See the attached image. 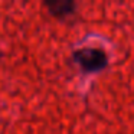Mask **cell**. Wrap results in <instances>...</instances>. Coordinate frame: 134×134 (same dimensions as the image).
<instances>
[{
  "mask_svg": "<svg viewBox=\"0 0 134 134\" xmlns=\"http://www.w3.org/2000/svg\"><path fill=\"white\" fill-rule=\"evenodd\" d=\"M71 58L84 74L101 72L110 64V58H108L107 52L101 48H95V46L78 48L72 52Z\"/></svg>",
  "mask_w": 134,
  "mask_h": 134,
  "instance_id": "6da1fadb",
  "label": "cell"
},
{
  "mask_svg": "<svg viewBox=\"0 0 134 134\" xmlns=\"http://www.w3.org/2000/svg\"><path fill=\"white\" fill-rule=\"evenodd\" d=\"M43 6L55 19H66L76 13V3L74 0H46Z\"/></svg>",
  "mask_w": 134,
  "mask_h": 134,
  "instance_id": "7a4b0ae2",
  "label": "cell"
},
{
  "mask_svg": "<svg viewBox=\"0 0 134 134\" xmlns=\"http://www.w3.org/2000/svg\"><path fill=\"white\" fill-rule=\"evenodd\" d=\"M0 58H2V53H0Z\"/></svg>",
  "mask_w": 134,
  "mask_h": 134,
  "instance_id": "3957f363",
  "label": "cell"
}]
</instances>
